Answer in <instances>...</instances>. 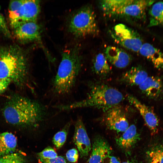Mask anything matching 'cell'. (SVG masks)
<instances>
[{"mask_svg":"<svg viewBox=\"0 0 163 163\" xmlns=\"http://www.w3.org/2000/svg\"><path fill=\"white\" fill-rule=\"evenodd\" d=\"M77 46L65 50L53 80L52 90L57 96L67 94L74 86L81 69L82 58Z\"/></svg>","mask_w":163,"mask_h":163,"instance_id":"1","label":"cell"},{"mask_svg":"<svg viewBox=\"0 0 163 163\" xmlns=\"http://www.w3.org/2000/svg\"><path fill=\"white\" fill-rule=\"evenodd\" d=\"M123 99V94L116 89L104 83H95L91 85L89 92L85 99L69 104L54 107L61 110L92 107L101 109L105 112L118 105Z\"/></svg>","mask_w":163,"mask_h":163,"instance_id":"2","label":"cell"},{"mask_svg":"<svg viewBox=\"0 0 163 163\" xmlns=\"http://www.w3.org/2000/svg\"><path fill=\"white\" fill-rule=\"evenodd\" d=\"M3 113L6 121L10 124L30 125L41 121L44 117L46 109L38 102L19 97L9 101Z\"/></svg>","mask_w":163,"mask_h":163,"instance_id":"3","label":"cell"},{"mask_svg":"<svg viewBox=\"0 0 163 163\" xmlns=\"http://www.w3.org/2000/svg\"><path fill=\"white\" fill-rule=\"evenodd\" d=\"M27 71L26 56L19 47L12 45L0 47V78L21 83L25 80Z\"/></svg>","mask_w":163,"mask_h":163,"instance_id":"4","label":"cell"},{"mask_svg":"<svg viewBox=\"0 0 163 163\" xmlns=\"http://www.w3.org/2000/svg\"><path fill=\"white\" fill-rule=\"evenodd\" d=\"M67 25L68 31L77 37L94 35L99 31L95 13L89 5L73 13L69 18Z\"/></svg>","mask_w":163,"mask_h":163,"instance_id":"5","label":"cell"},{"mask_svg":"<svg viewBox=\"0 0 163 163\" xmlns=\"http://www.w3.org/2000/svg\"><path fill=\"white\" fill-rule=\"evenodd\" d=\"M110 33L115 42L132 51L139 52L143 44L138 33L124 24L116 25L110 31Z\"/></svg>","mask_w":163,"mask_h":163,"instance_id":"6","label":"cell"},{"mask_svg":"<svg viewBox=\"0 0 163 163\" xmlns=\"http://www.w3.org/2000/svg\"><path fill=\"white\" fill-rule=\"evenodd\" d=\"M155 1L133 0L131 3L117 11L110 17L134 21L145 19L146 10Z\"/></svg>","mask_w":163,"mask_h":163,"instance_id":"7","label":"cell"},{"mask_svg":"<svg viewBox=\"0 0 163 163\" xmlns=\"http://www.w3.org/2000/svg\"><path fill=\"white\" fill-rule=\"evenodd\" d=\"M12 27L15 36L21 41H40L41 28L37 22L20 21Z\"/></svg>","mask_w":163,"mask_h":163,"instance_id":"8","label":"cell"},{"mask_svg":"<svg viewBox=\"0 0 163 163\" xmlns=\"http://www.w3.org/2000/svg\"><path fill=\"white\" fill-rule=\"evenodd\" d=\"M105 112V123L109 129L117 133L123 132L129 127L125 114L118 105L109 109Z\"/></svg>","mask_w":163,"mask_h":163,"instance_id":"9","label":"cell"},{"mask_svg":"<svg viewBox=\"0 0 163 163\" xmlns=\"http://www.w3.org/2000/svg\"><path fill=\"white\" fill-rule=\"evenodd\" d=\"M127 99L129 102L138 110L152 133L155 134L157 133L159 122L158 118L154 111L132 95H128Z\"/></svg>","mask_w":163,"mask_h":163,"instance_id":"10","label":"cell"},{"mask_svg":"<svg viewBox=\"0 0 163 163\" xmlns=\"http://www.w3.org/2000/svg\"><path fill=\"white\" fill-rule=\"evenodd\" d=\"M73 139L81 157L88 156L91 149V144L85 125L80 118L78 119L75 122Z\"/></svg>","mask_w":163,"mask_h":163,"instance_id":"11","label":"cell"},{"mask_svg":"<svg viewBox=\"0 0 163 163\" xmlns=\"http://www.w3.org/2000/svg\"><path fill=\"white\" fill-rule=\"evenodd\" d=\"M92 152L88 163H104L112 153V149L106 140L101 136L96 137L93 141Z\"/></svg>","mask_w":163,"mask_h":163,"instance_id":"12","label":"cell"},{"mask_svg":"<svg viewBox=\"0 0 163 163\" xmlns=\"http://www.w3.org/2000/svg\"><path fill=\"white\" fill-rule=\"evenodd\" d=\"M123 133L120 136L116 138V143L119 148L128 154L140 140V135L134 124L129 126Z\"/></svg>","mask_w":163,"mask_h":163,"instance_id":"13","label":"cell"},{"mask_svg":"<svg viewBox=\"0 0 163 163\" xmlns=\"http://www.w3.org/2000/svg\"><path fill=\"white\" fill-rule=\"evenodd\" d=\"M104 53L107 61L119 68L126 67L132 60L131 57L129 54L117 47L108 46L106 48Z\"/></svg>","mask_w":163,"mask_h":163,"instance_id":"14","label":"cell"},{"mask_svg":"<svg viewBox=\"0 0 163 163\" xmlns=\"http://www.w3.org/2000/svg\"><path fill=\"white\" fill-rule=\"evenodd\" d=\"M139 87L142 92L150 98L159 99L163 95V83L158 77L149 76Z\"/></svg>","mask_w":163,"mask_h":163,"instance_id":"15","label":"cell"},{"mask_svg":"<svg viewBox=\"0 0 163 163\" xmlns=\"http://www.w3.org/2000/svg\"><path fill=\"white\" fill-rule=\"evenodd\" d=\"M40 1L23 0L21 7V20L36 22L40 12Z\"/></svg>","mask_w":163,"mask_h":163,"instance_id":"16","label":"cell"},{"mask_svg":"<svg viewBox=\"0 0 163 163\" xmlns=\"http://www.w3.org/2000/svg\"><path fill=\"white\" fill-rule=\"evenodd\" d=\"M139 52L151 61L155 67L163 69V53L148 43L143 44Z\"/></svg>","mask_w":163,"mask_h":163,"instance_id":"17","label":"cell"},{"mask_svg":"<svg viewBox=\"0 0 163 163\" xmlns=\"http://www.w3.org/2000/svg\"><path fill=\"white\" fill-rule=\"evenodd\" d=\"M149 76L148 73L139 66L133 67L122 75L121 81L131 85L141 84Z\"/></svg>","mask_w":163,"mask_h":163,"instance_id":"18","label":"cell"},{"mask_svg":"<svg viewBox=\"0 0 163 163\" xmlns=\"http://www.w3.org/2000/svg\"><path fill=\"white\" fill-rule=\"evenodd\" d=\"M17 139L12 133L5 132L0 134V156L13 153L16 149Z\"/></svg>","mask_w":163,"mask_h":163,"instance_id":"19","label":"cell"},{"mask_svg":"<svg viewBox=\"0 0 163 163\" xmlns=\"http://www.w3.org/2000/svg\"><path fill=\"white\" fill-rule=\"evenodd\" d=\"M133 0H103L100 1V7L106 16L110 17L120 9L131 3Z\"/></svg>","mask_w":163,"mask_h":163,"instance_id":"20","label":"cell"},{"mask_svg":"<svg viewBox=\"0 0 163 163\" xmlns=\"http://www.w3.org/2000/svg\"><path fill=\"white\" fill-rule=\"evenodd\" d=\"M149 23L148 26L163 25V1L154 3L149 11Z\"/></svg>","mask_w":163,"mask_h":163,"instance_id":"21","label":"cell"},{"mask_svg":"<svg viewBox=\"0 0 163 163\" xmlns=\"http://www.w3.org/2000/svg\"><path fill=\"white\" fill-rule=\"evenodd\" d=\"M93 69L96 74L103 76L110 73V69L104 54L99 53L95 56L93 61Z\"/></svg>","mask_w":163,"mask_h":163,"instance_id":"22","label":"cell"},{"mask_svg":"<svg viewBox=\"0 0 163 163\" xmlns=\"http://www.w3.org/2000/svg\"><path fill=\"white\" fill-rule=\"evenodd\" d=\"M145 156L147 163H163V144L152 145L146 151Z\"/></svg>","mask_w":163,"mask_h":163,"instance_id":"23","label":"cell"},{"mask_svg":"<svg viewBox=\"0 0 163 163\" xmlns=\"http://www.w3.org/2000/svg\"><path fill=\"white\" fill-rule=\"evenodd\" d=\"M23 0L11 1L9 6V16L12 27L21 20V7Z\"/></svg>","mask_w":163,"mask_h":163,"instance_id":"24","label":"cell"},{"mask_svg":"<svg viewBox=\"0 0 163 163\" xmlns=\"http://www.w3.org/2000/svg\"><path fill=\"white\" fill-rule=\"evenodd\" d=\"M70 125V123H68L62 130L57 132L54 136L53 142L57 149L61 148L64 144Z\"/></svg>","mask_w":163,"mask_h":163,"instance_id":"25","label":"cell"},{"mask_svg":"<svg viewBox=\"0 0 163 163\" xmlns=\"http://www.w3.org/2000/svg\"><path fill=\"white\" fill-rule=\"evenodd\" d=\"M23 156L18 153H11L0 156V163H24Z\"/></svg>","mask_w":163,"mask_h":163,"instance_id":"26","label":"cell"},{"mask_svg":"<svg viewBox=\"0 0 163 163\" xmlns=\"http://www.w3.org/2000/svg\"><path fill=\"white\" fill-rule=\"evenodd\" d=\"M38 158L44 159L54 158L58 156L55 151L50 146L46 147L42 151L37 154Z\"/></svg>","mask_w":163,"mask_h":163,"instance_id":"27","label":"cell"},{"mask_svg":"<svg viewBox=\"0 0 163 163\" xmlns=\"http://www.w3.org/2000/svg\"><path fill=\"white\" fill-rule=\"evenodd\" d=\"M66 158L70 162L74 163L78 160L79 154L78 151L75 148L69 150L66 154Z\"/></svg>","mask_w":163,"mask_h":163,"instance_id":"28","label":"cell"},{"mask_svg":"<svg viewBox=\"0 0 163 163\" xmlns=\"http://www.w3.org/2000/svg\"><path fill=\"white\" fill-rule=\"evenodd\" d=\"M39 163H67L65 158L61 156H58L56 158L50 159L38 158Z\"/></svg>","mask_w":163,"mask_h":163,"instance_id":"29","label":"cell"},{"mask_svg":"<svg viewBox=\"0 0 163 163\" xmlns=\"http://www.w3.org/2000/svg\"><path fill=\"white\" fill-rule=\"evenodd\" d=\"M0 34L6 36L10 37V34L5 19L0 14Z\"/></svg>","mask_w":163,"mask_h":163,"instance_id":"30","label":"cell"},{"mask_svg":"<svg viewBox=\"0 0 163 163\" xmlns=\"http://www.w3.org/2000/svg\"><path fill=\"white\" fill-rule=\"evenodd\" d=\"M11 82L9 78H0V94L5 90Z\"/></svg>","mask_w":163,"mask_h":163,"instance_id":"31","label":"cell"},{"mask_svg":"<svg viewBox=\"0 0 163 163\" xmlns=\"http://www.w3.org/2000/svg\"><path fill=\"white\" fill-rule=\"evenodd\" d=\"M109 161L107 163H121L119 159L116 157L110 156Z\"/></svg>","mask_w":163,"mask_h":163,"instance_id":"32","label":"cell"},{"mask_svg":"<svg viewBox=\"0 0 163 163\" xmlns=\"http://www.w3.org/2000/svg\"><path fill=\"white\" fill-rule=\"evenodd\" d=\"M122 163H138L137 161L134 160H128Z\"/></svg>","mask_w":163,"mask_h":163,"instance_id":"33","label":"cell"}]
</instances>
